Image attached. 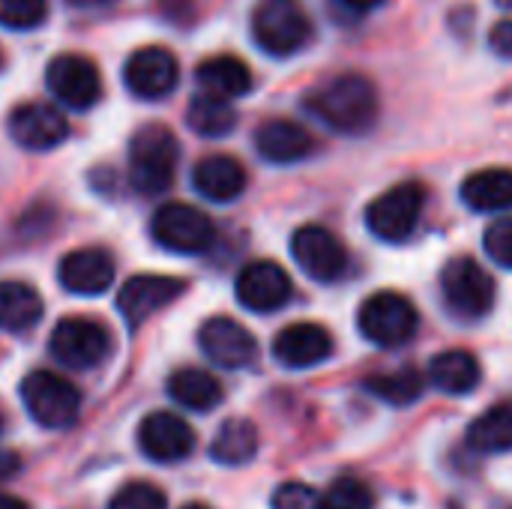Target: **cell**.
I'll list each match as a JSON object with an SVG mask.
<instances>
[{
    "label": "cell",
    "mask_w": 512,
    "mask_h": 509,
    "mask_svg": "<svg viewBox=\"0 0 512 509\" xmlns=\"http://www.w3.org/2000/svg\"><path fill=\"white\" fill-rule=\"evenodd\" d=\"M72 6H81V9H90V6H105V3H111V0H69Z\"/></svg>",
    "instance_id": "ab89813d"
},
{
    "label": "cell",
    "mask_w": 512,
    "mask_h": 509,
    "mask_svg": "<svg viewBox=\"0 0 512 509\" xmlns=\"http://www.w3.org/2000/svg\"><path fill=\"white\" fill-rule=\"evenodd\" d=\"M183 509H207L204 504H189V507H183Z\"/></svg>",
    "instance_id": "b9f144b4"
},
{
    "label": "cell",
    "mask_w": 512,
    "mask_h": 509,
    "mask_svg": "<svg viewBox=\"0 0 512 509\" xmlns=\"http://www.w3.org/2000/svg\"><path fill=\"white\" fill-rule=\"evenodd\" d=\"M489 45H492V51H495L498 57L512 60V18H504V21H498V24L492 27Z\"/></svg>",
    "instance_id": "d590c367"
},
{
    "label": "cell",
    "mask_w": 512,
    "mask_h": 509,
    "mask_svg": "<svg viewBox=\"0 0 512 509\" xmlns=\"http://www.w3.org/2000/svg\"><path fill=\"white\" fill-rule=\"evenodd\" d=\"M108 509H168L165 501V492L147 480H135V483H126L114 498Z\"/></svg>",
    "instance_id": "d6a6232c"
},
{
    "label": "cell",
    "mask_w": 512,
    "mask_h": 509,
    "mask_svg": "<svg viewBox=\"0 0 512 509\" xmlns=\"http://www.w3.org/2000/svg\"><path fill=\"white\" fill-rule=\"evenodd\" d=\"M183 291H186V282L174 279V276H156V273L132 276V279L123 282V288L117 294V309H120V315L126 318L129 327H138L153 312L174 303Z\"/></svg>",
    "instance_id": "9a60e30c"
},
{
    "label": "cell",
    "mask_w": 512,
    "mask_h": 509,
    "mask_svg": "<svg viewBox=\"0 0 512 509\" xmlns=\"http://www.w3.org/2000/svg\"><path fill=\"white\" fill-rule=\"evenodd\" d=\"M21 402L42 429H69L81 411V393L66 378L45 369L21 381Z\"/></svg>",
    "instance_id": "5b68a950"
},
{
    "label": "cell",
    "mask_w": 512,
    "mask_h": 509,
    "mask_svg": "<svg viewBox=\"0 0 512 509\" xmlns=\"http://www.w3.org/2000/svg\"><path fill=\"white\" fill-rule=\"evenodd\" d=\"M303 108L333 132L360 135L378 117V90L366 75L345 72L315 87L303 99Z\"/></svg>",
    "instance_id": "6da1fadb"
},
{
    "label": "cell",
    "mask_w": 512,
    "mask_h": 509,
    "mask_svg": "<svg viewBox=\"0 0 512 509\" xmlns=\"http://www.w3.org/2000/svg\"><path fill=\"white\" fill-rule=\"evenodd\" d=\"M0 432H3V417H0Z\"/></svg>",
    "instance_id": "7bdbcfd3"
},
{
    "label": "cell",
    "mask_w": 512,
    "mask_h": 509,
    "mask_svg": "<svg viewBox=\"0 0 512 509\" xmlns=\"http://www.w3.org/2000/svg\"><path fill=\"white\" fill-rule=\"evenodd\" d=\"M42 318V297L24 282H0V330L24 333Z\"/></svg>",
    "instance_id": "4316f807"
},
{
    "label": "cell",
    "mask_w": 512,
    "mask_h": 509,
    "mask_svg": "<svg viewBox=\"0 0 512 509\" xmlns=\"http://www.w3.org/2000/svg\"><path fill=\"white\" fill-rule=\"evenodd\" d=\"M327 509H375V495L366 483L354 477H339L327 492H324Z\"/></svg>",
    "instance_id": "4dcf8cb0"
},
{
    "label": "cell",
    "mask_w": 512,
    "mask_h": 509,
    "mask_svg": "<svg viewBox=\"0 0 512 509\" xmlns=\"http://www.w3.org/2000/svg\"><path fill=\"white\" fill-rule=\"evenodd\" d=\"M255 453H258V429L252 420H243V417L225 420L210 444V459L225 468L249 465Z\"/></svg>",
    "instance_id": "484cf974"
},
{
    "label": "cell",
    "mask_w": 512,
    "mask_h": 509,
    "mask_svg": "<svg viewBox=\"0 0 512 509\" xmlns=\"http://www.w3.org/2000/svg\"><path fill=\"white\" fill-rule=\"evenodd\" d=\"M186 123L201 138H225L237 126V111L219 96L198 93L186 108Z\"/></svg>",
    "instance_id": "f1b7e54d"
},
{
    "label": "cell",
    "mask_w": 512,
    "mask_h": 509,
    "mask_svg": "<svg viewBox=\"0 0 512 509\" xmlns=\"http://www.w3.org/2000/svg\"><path fill=\"white\" fill-rule=\"evenodd\" d=\"M51 357L66 369H93L111 354V333L93 318H63L51 330Z\"/></svg>",
    "instance_id": "9c48e42d"
},
{
    "label": "cell",
    "mask_w": 512,
    "mask_h": 509,
    "mask_svg": "<svg viewBox=\"0 0 512 509\" xmlns=\"http://www.w3.org/2000/svg\"><path fill=\"white\" fill-rule=\"evenodd\" d=\"M441 294L456 318L477 321L495 306V279L474 258H453L441 273Z\"/></svg>",
    "instance_id": "52a82bcc"
},
{
    "label": "cell",
    "mask_w": 512,
    "mask_h": 509,
    "mask_svg": "<svg viewBox=\"0 0 512 509\" xmlns=\"http://www.w3.org/2000/svg\"><path fill=\"white\" fill-rule=\"evenodd\" d=\"M291 255L309 279L324 285L339 282L348 270V252L342 240L321 225H303L291 237Z\"/></svg>",
    "instance_id": "30bf717a"
},
{
    "label": "cell",
    "mask_w": 512,
    "mask_h": 509,
    "mask_svg": "<svg viewBox=\"0 0 512 509\" xmlns=\"http://www.w3.org/2000/svg\"><path fill=\"white\" fill-rule=\"evenodd\" d=\"M126 87L141 96V99H162L177 87L180 78V66L177 57L168 48L159 45H147L141 51H135L123 69Z\"/></svg>",
    "instance_id": "2e32d148"
},
{
    "label": "cell",
    "mask_w": 512,
    "mask_h": 509,
    "mask_svg": "<svg viewBox=\"0 0 512 509\" xmlns=\"http://www.w3.org/2000/svg\"><path fill=\"white\" fill-rule=\"evenodd\" d=\"M363 387H366V393L378 396L381 402H387L393 408H408L423 396L426 378L414 366H402L396 372H381V375L366 378Z\"/></svg>",
    "instance_id": "f546056e"
},
{
    "label": "cell",
    "mask_w": 512,
    "mask_h": 509,
    "mask_svg": "<svg viewBox=\"0 0 512 509\" xmlns=\"http://www.w3.org/2000/svg\"><path fill=\"white\" fill-rule=\"evenodd\" d=\"M483 249H486V255H489L498 267L512 270V216H501V219H495V222L486 228V234H483Z\"/></svg>",
    "instance_id": "836d02e7"
},
{
    "label": "cell",
    "mask_w": 512,
    "mask_h": 509,
    "mask_svg": "<svg viewBox=\"0 0 512 509\" xmlns=\"http://www.w3.org/2000/svg\"><path fill=\"white\" fill-rule=\"evenodd\" d=\"M423 207H426V186L417 180H405L369 204L366 225L384 243H405L414 234Z\"/></svg>",
    "instance_id": "277c9868"
},
{
    "label": "cell",
    "mask_w": 512,
    "mask_h": 509,
    "mask_svg": "<svg viewBox=\"0 0 512 509\" xmlns=\"http://www.w3.org/2000/svg\"><path fill=\"white\" fill-rule=\"evenodd\" d=\"M192 186L201 198L216 201V204H228L234 198L243 195L246 189V168L225 153H213L204 156L195 168H192Z\"/></svg>",
    "instance_id": "44dd1931"
},
{
    "label": "cell",
    "mask_w": 512,
    "mask_h": 509,
    "mask_svg": "<svg viewBox=\"0 0 512 509\" xmlns=\"http://www.w3.org/2000/svg\"><path fill=\"white\" fill-rule=\"evenodd\" d=\"M150 234L168 252L198 255V252L210 249V243L216 237V228H213V219L204 210H198L192 204L171 201V204H165V207H159L153 213Z\"/></svg>",
    "instance_id": "ba28073f"
},
{
    "label": "cell",
    "mask_w": 512,
    "mask_h": 509,
    "mask_svg": "<svg viewBox=\"0 0 512 509\" xmlns=\"http://www.w3.org/2000/svg\"><path fill=\"white\" fill-rule=\"evenodd\" d=\"M357 327L360 333L378 345V348H399L405 345L417 327H420V315L414 309V303L399 294V291H378L369 300H363L360 315H357Z\"/></svg>",
    "instance_id": "3957f363"
},
{
    "label": "cell",
    "mask_w": 512,
    "mask_h": 509,
    "mask_svg": "<svg viewBox=\"0 0 512 509\" xmlns=\"http://www.w3.org/2000/svg\"><path fill=\"white\" fill-rule=\"evenodd\" d=\"M255 150L273 165H291L315 150V138L300 123L273 117L255 129Z\"/></svg>",
    "instance_id": "ffe728a7"
},
{
    "label": "cell",
    "mask_w": 512,
    "mask_h": 509,
    "mask_svg": "<svg viewBox=\"0 0 512 509\" xmlns=\"http://www.w3.org/2000/svg\"><path fill=\"white\" fill-rule=\"evenodd\" d=\"M9 135L24 150H51L69 135L66 117L45 102H24L9 114Z\"/></svg>",
    "instance_id": "e0dca14e"
},
{
    "label": "cell",
    "mask_w": 512,
    "mask_h": 509,
    "mask_svg": "<svg viewBox=\"0 0 512 509\" xmlns=\"http://www.w3.org/2000/svg\"><path fill=\"white\" fill-rule=\"evenodd\" d=\"M429 378L432 384L447 393V396H468L477 390L480 378H483V369L477 363V357L471 351H444L432 360L429 366Z\"/></svg>",
    "instance_id": "cb8c5ba5"
},
{
    "label": "cell",
    "mask_w": 512,
    "mask_h": 509,
    "mask_svg": "<svg viewBox=\"0 0 512 509\" xmlns=\"http://www.w3.org/2000/svg\"><path fill=\"white\" fill-rule=\"evenodd\" d=\"M0 509H30L21 498H12V495H3L0 492Z\"/></svg>",
    "instance_id": "f35d334b"
},
{
    "label": "cell",
    "mask_w": 512,
    "mask_h": 509,
    "mask_svg": "<svg viewBox=\"0 0 512 509\" xmlns=\"http://www.w3.org/2000/svg\"><path fill=\"white\" fill-rule=\"evenodd\" d=\"M168 396L186 411L207 414L222 402L225 393H222V384L210 372H204V369H177L168 378Z\"/></svg>",
    "instance_id": "d4e9b609"
},
{
    "label": "cell",
    "mask_w": 512,
    "mask_h": 509,
    "mask_svg": "<svg viewBox=\"0 0 512 509\" xmlns=\"http://www.w3.org/2000/svg\"><path fill=\"white\" fill-rule=\"evenodd\" d=\"M462 201L477 213H501L512 207L510 168H483L462 183Z\"/></svg>",
    "instance_id": "603a6c76"
},
{
    "label": "cell",
    "mask_w": 512,
    "mask_h": 509,
    "mask_svg": "<svg viewBox=\"0 0 512 509\" xmlns=\"http://www.w3.org/2000/svg\"><path fill=\"white\" fill-rule=\"evenodd\" d=\"M21 471V456L18 453H9V450H0V483L15 477Z\"/></svg>",
    "instance_id": "8d00e7d4"
},
{
    "label": "cell",
    "mask_w": 512,
    "mask_h": 509,
    "mask_svg": "<svg viewBox=\"0 0 512 509\" xmlns=\"http://www.w3.org/2000/svg\"><path fill=\"white\" fill-rule=\"evenodd\" d=\"M48 90L72 111H87L102 96V78L84 54H57L45 69Z\"/></svg>",
    "instance_id": "8fae6325"
},
{
    "label": "cell",
    "mask_w": 512,
    "mask_h": 509,
    "mask_svg": "<svg viewBox=\"0 0 512 509\" xmlns=\"http://www.w3.org/2000/svg\"><path fill=\"white\" fill-rule=\"evenodd\" d=\"M339 6H345L348 12H372V9H378L384 0H336Z\"/></svg>",
    "instance_id": "74e56055"
},
{
    "label": "cell",
    "mask_w": 512,
    "mask_h": 509,
    "mask_svg": "<svg viewBox=\"0 0 512 509\" xmlns=\"http://www.w3.org/2000/svg\"><path fill=\"white\" fill-rule=\"evenodd\" d=\"M57 279L69 294L78 297H96L105 294L114 282V261L105 249L99 246H84L69 252L60 267H57Z\"/></svg>",
    "instance_id": "ac0fdd59"
},
{
    "label": "cell",
    "mask_w": 512,
    "mask_h": 509,
    "mask_svg": "<svg viewBox=\"0 0 512 509\" xmlns=\"http://www.w3.org/2000/svg\"><path fill=\"white\" fill-rule=\"evenodd\" d=\"M138 447L150 462L174 465V462H183L195 450V432L180 414L153 411L138 426Z\"/></svg>",
    "instance_id": "4fadbf2b"
},
{
    "label": "cell",
    "mask_w": 512,
    "mask_h": 509,
    "mask_svg": "<svg viewBox=\"0 0 512 509\" xmlns=\"http://www.w3.org/2000/svg\"><path fill=\"white\" fill-rule=\"evenodd\" d=\"M195 78L201 84V93L219 96L225 102H231L237 96H246L252 90V72H249V66L240 57H231V54H219V57L204 60L198 66Z\"/></svg>",
    "instance_id": "7402d4cb"
},
{
    "label": "cell",
    "mask_w": 512,
    "mask_h": 509,
    "mask_svg": "<svg viewBox=\"0 0 512 509\" xmlns=\"http://www.w3.org/2000/svg\"><path fill=\"white\" fill-rule=\"evenodd\" d=\"M273 509H327V504L321 492L303 483H285L273 495Z\"/></svg>",
    "instance_id": "e575fe53"
},
{
    "label": "cell",
    "mask_w": 512,
    "mask_h": 509,
    "mask_svg": "<svg viewBox=\"0 0 512 509\" xmlns=\"http://www.w3.org/2000/svg\"><path fill=\"white\" fill-rule=\"evenodd\" d=\"M495 3H498L501 9H512V0H495Z\"/></svg>",
    "instance_id": "60d3db41"
},
{
    "label": "cell",
    "mask_w": 512,
    "mask_h": 509,
    "mask_svg": "<svg viewBox=\"0 0 512 509\" xmlns=\"http://www.w3.org/2000/svg\"><path fill=\"white\" fill-rule=\"evenodd\" d=\"M198 345H201L204 357L219 369H246L258 357L255 336L240 321L225 318V315H216L201 324Z\"/></svg>",
    "instance_id": "7c38bea8"
},
{
    "label": "cell",
    "mask_w": 512,
    "mask_h": 509,
    "mask_svg": "<svg viewBox=\"0 0 512 509\" xmlns=\"http://www.w3.org/2000/svg\"><path fill=\"white\" fill-rule=\"evenodd\" d=\"M252 36L261 51L291 57L309 42L312 24L294 0H264L252 15Z\"/></svg>",
    "instance_id": "8992f818"
},
{
    "label": "cell",
    "mask_w": 512,
    "mask_h": 509,
    "mask_svg": "<svg viewBox=\"0 0 512 509\" xmlns=\"http://www.w3.org/2000/svg\"><path fill=\"white\" fill-rule=\"evenodd\" d=\"M234 291L243 309L270 315V312H279L291 300L294 285H291V276L276 261H252L240 270Z\"/></svg>",
    "instance_id": "5bb4252c"
},
{
    "label": "cell",
    "mask_w": 512,
    "mask_h": 509,
    "mask_svg": "<svg viewBox=\"0 0 512 509\" xmlns=\"http://www.w3.org/2000/svg\"><path fill=\"white\" fill-rule=\"evenodd\" d=\"M333 354V336L321 324H291L273 339V357L285 369H312Z\"/></svg>",
    "instance_id": "d6986e66"
},
{
    "label": "cell",
    "mask_w": 512,
    "mask_h": 509,
    "mask_svg": "<svg viewBox=\"0 0 512 509\" xmlns=\"http://www.w3.org/2000/svg\"><path fill=\"white\" fill-rule=\"evenodd\" d=\"M474 453L492 456L512 450V405H495L492 411L480 414L465 435Z\"/></svg>",
    "instance_id": "83f0119b"
},
{
    "label": "cell",
    "mask_w": 512,
    "mask_h": 509,
    "mask_svg": "<svg viewBox=\"0 0 512 509\" xmlns=\"http://www.w3.org/2000/svg\"><path fill=\"white\" fill-rule=\"evenodd\" d=\"M45 0H0V24L9 30H33L45 21Z\"/></svg>",
    "instance_id": "1f68e13d"
},
{
    "label": "cell",
    "mask_w": 512,
    "mask_h": 509,
    "mask_svg": "<svg viewBox=\"0 0 512 509\" xmlns=\"http://www.w3.org/2000/svg\"><path fill=\"white\" fill-rule=\"evenodd\" d=\"M180 144L162 123L141 126L129 141V183L141 195H162L177 174Z\"/></svg>",
    "instance_id": "7a4b0ae2"
}]
</instances>
